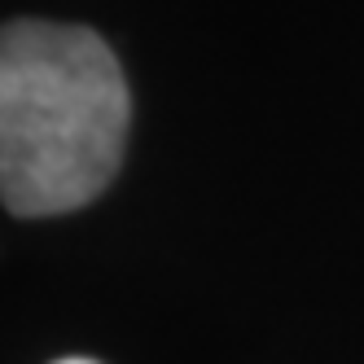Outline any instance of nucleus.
Segmentation results:
<instances>
[{
	"instance_id": "obj_1",
	"label": "nucleus",
	"mask_w": 364,
	"mask_h": 364,
	"mask_svg": "<svg viewBox=\"0 0 364 364\" xmlns=\"http://www.w3.org/2000/svg\"><path fill=\"white\" fill-rule=\"evenodd\" d=\"M132 97L110 44L66 22L0 27V202L44 220L106 193L123 163Z\"/></svg>"
},
{
	"instance_id": "obj_2",
	"label": "nucleus",
	"mask_w": 364,
	"mask_h": 364,
	"mask_svg": "<svg viewBox=\"0 0 364 364\" xmlns=\"http://www.w3.org/2000/svg\"><path fill=\"white\" fill-rule=\"evenodd\" d=\"M58 364H97V360H84V355H70V360H58Z\"/></svg>"
}]
</instances>
